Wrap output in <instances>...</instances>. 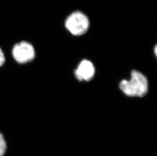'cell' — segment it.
<instances>
[{
    "mask_svg": "<svg viewBox=\"0 0 157 156\" xmlns=\"http://www.w3.org/2000/svg\"><path fill=\"white\" fill-rule=\"evenodd\" d=\"M95 74V68L92 62L83 60L80 62L75 72V75L79 81H89L92 79Z\"/></svg>",
    "mask_w": 157,
    "mask_h": 156,
    "instance_id": "cell-4",
    "label": "cell"
},
{
    "mask_svg": "<svg viewBox=\"0 0 157 156\" xmlns=\"http://www.w3.org/2000/svg\"><path fill=\"white\" fill-rule=\"evenodd\" d=\"M155 54H156V55H157V47H155Z\"/></svg>",
    "mask_w": 157,
    "mask_h": 156,
    "instance_id": "cell-7",
    "label": "cell"
},
{
    "mask_svg": "<svg viewBox=\"0 0 157 156\" xmlns=\"http://www.w3.org/2000/svg\"><path fill=\"white\" fill-rule=\"evenodd\" d=\"M5 61V57L3 50L0 48V66H2Z\"/></svg>",
    "mask_w": 157,
    "mask_h": 156,
    "instance_id": "cell-6",
    "label": "cell"
},
{
    "mask_svg": "<svg viewBox=\"0 0 157 156\" xmlns=\"http://www.w3.org/2000/svg\"><path fill=\"white\" fill-rule=\"evenodd\" d=\"M13 58L17 63H28L35 57V50L33 45L27 41H21L13 46L12 50Z\"/></svg>",
    "mask_w": 157,
    "mask_h": 156,
    "instance_id": "cell-3",
    "label": "cell"
},
{
    "mask_svg": "<svg viewBox=\"0 0 157 156\" xmlns=\"http://www.w3.org/2000/svg\"><path fill=\"white\" fill-rule=\"evenodd\" d=\"M65 25L70 34L79 36L85 34L89 30L90 21L85 14L77 11L69 15L66 20Z\"/></svg>",
    "mask_w": 157,
    "mask_h": 156,
    "instance_id": "cell-2",
    "label": "cell"
},
{
    "mask_svg": "<svg viewBox=\"0 0 157 156\" xmlns=\"http://www.w3.org/2000/svg\"><path fill=\"white\" fill-rule=\"evenodd\" d=\"M120 88L128 96L142 97L148 91V82L144 75L134 70L131 72L130 80L121 81Z\"/></svg>",
    "mask_w": 157,
    "mask_h": 156,
    "instance_id": "cell-1",
    "label": "cell"
},
{
    "mask_svg": "<svg viewBox=\"0 0 157 156\" xmlns=\"http://www.w3.org/2000/svg\"><path fill=\"white\" fill-rule=\"evenodd\" d=\"M7 146L4 136L0 132V156H4L6 154Z\"/></svg>",
    "mask_w": 157,
    "mask_h": 156,
    "instance_id": "cell-5",
    "label": "cell"
}]
</instances>
